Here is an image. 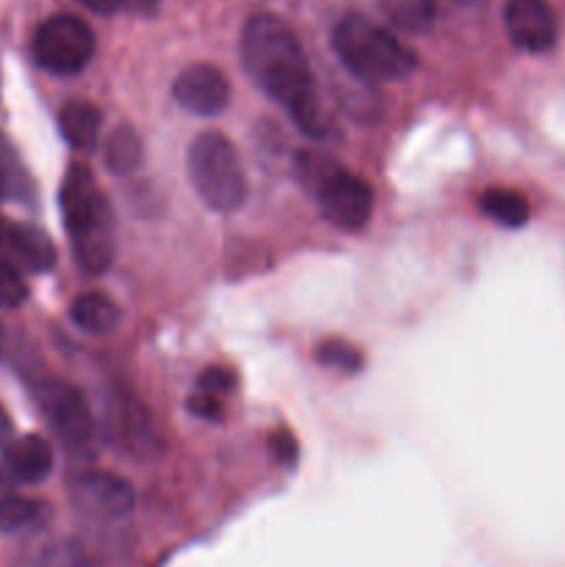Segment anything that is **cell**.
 <instances>
[{
  "mask_svg": "<svg viewBox=\"0 0 565 567\" xmlns=\"http://www.w3.org/2000/svg\"><path fill=\"white\" fill-rule=\"evenodd\" d=\"M269 452H271V457L277 460V463L288 465V468H291V465L297 463V457H299V446H297V441H294V435L288 430L271 432V435H269Z\"/></svg>",
  "mask_w": 565,
  "mask_h": 567,
  "instance_id": "26",
  "label": "cell"
},
{
  "mask_svg": "<svg viewBox=\"0 0 565 567\" xmlns=\"http://www.w3.org/2000/svg\"><path fill=\"white\" fill-rule=\"evenodd\" d=\"M94 31L75 14H53L33 33V59L53 75H75L92 61Z\"/></svg>",
  "mask_w": 565,
  "mask_h": 567,
  "instance_id": "4",
  "label": "cell"
},
{
  "mask_svg": "<svg viewBox=\"0 0 565 567\" xmlns=\"http://www.w3.org/2000/svg\"><path fill=\"white\" fill-rule=\"evenodd\" d=\"M142 138L131 125H120L105 138V166H109L111 175H133L142 164Z\"/></svg>",
  "mask_w": 565,
  "mask_h": 567,
  "instance_id": "17",
  "label": "cell"
},
{
  "mask_svg": "<svg viewBox=\"0 0 565 567\" xmlns=\"http://www.w3.org/2000/svg\"><path fill=\"white\" fill-rule=\"evenodd\" d=\"M316 358H319V363L343 371V374H355V371L363 369V354H360V349L352 347L349 341H341V338L321 341L319 349H316Z\"/></svg>",
  "mask_w": 565,
  "mask_h": 567,
  "instance_id": "21",
  "label": "cell"
},
{
  "mask_svg": "<svg viewBox=\"0 0 565 567\" xmlns=\"http://www.w3.org/2000/svg\"><path fill=\"white\" fill-rule=\"evenodd\" d=\"M70 316L81 330L92 332V336H109V332H114L122 321V313L120 308H116L114 299L105 297V293L100 291L81 293V297L72 302Z\"/></svg>",
  "mask_w": 565,
  "mask_h": 567,
  "instance_id": "13",
  "label": "cell"
},
{
  "mask_svg": "<svg viewBox=\"0 0 565 567\" xmlns=\"http://www.w3.org/2000/svg\"><path fill=\"white\" fill-rule=\"evenodd\" d=\"M316 199H319L325 219L349 233L369 225L371 210H374V192H371L369 183L360 181L343 166L316 192Z\"/></svg>",
  "mask_w": 565,
  "mask_h": 567,
  "instance_id": "7",
  "label": "cell"
},
{
  "mask_svg": "<svg viewBox=\"0 0 565 567\" xmlns=\"http://www.w3.org/2000/svg\"><path fill=\"white\" fill-rule=\"evenodd\" d=\"M44 504L31 502L22 496H3L0 498V532L14 535V532L31 529V526L42 524Z\"/></svg>",
  "mask_w": 565,
  "mask_h": 567,
  "instance_id": "19",
  "label": "cell"
},
{
  "mask_svg": "<svg viewBox=\"0 0 565 567\" xmlns=\"http://www.w3.org/2000/svg\"><path fill=\"white\" fill-rule=\"evenodd\" d=\"M188 177L199 199L210 210L233 214L247 199V175L242 169L236 147L219 131H205L188 144Z\"/></svg>",
  "mask_w": 565,
  "mask_h": 567,
  "instance_id": "3",
  "label": "cell"
},
{
  "mask_svg": "<svg viewBox=\"0 0 565 567\" xmlns=\"http://www.w3.org/2000/svg\"><path fill=\"white\" fill-rule=\"evenodd\" d=\"M78 3H83L89 11H94V14H114V11L125 9L122 0H78Z\"/></svg>",
  "mask_w": 565,
  "mask_h": 567,
  "instance_id": "28",
  "label": "cell"
},
{
  "mask_svg": "<svg viewBox=\"0 0 565 567\" xmlns=\"http://www.w3.org/2000/svg\"><path fill=\"white\" fill-rule=\"evenodd\" d=\"M59 125H61V133H64V138L72 144V147L89 153V150H94V144H97L103 116H100V111L94 109L92 103L70 100V103L61 109Z\"/></svg>",
  "mask_w": 565,
  "mask_h": 567,
  "instance_id": "14",
  "label": "cell"
},
{
  "mask_svg": "<svg viewBox=\"0 0 565 567\" xmlns=\"http://www.w3.org/2000/svg\"><path fill=\"white\" fill-rule=\"evenodd\" d=\"M332 48L355 78L366 83L402 81L415 70L413 50L363 14H347L332 28Z\"/></svg>",
  "mask_w": 565,
  "mask_h": 567,
  "instance_id": "2",
  "label": "cell"
},
{
  "mask_svg": "<svg viewBox=\"0 0 565 567\" xmlns=\"http://www.w3.org/2000/svg\"><path fill=\"white\" fill-rule=\"evenodd\" d=\"M37 404L55 435L72 449H83L92 441V413L86 408V399L78 388L64 380H44L37 388Z\"/></svg>",
  "mask_w": 565,
  "mask_h": 567,
  "instance_id": "6",
  "label": "cell"
},
{
  "mask_svg": "<svg viewBox=\"0 0 565 567\" xmlns=\"http://www.w3.org/2000/svg\"><path fill=\"white\" fill-rule=\"evenodd\" d=\"M380 9L382 17L404 33H427L438 17L435 0H380Z\"/></svg>",
  "mask_w": 565,
  "mask_h": 567,
  "instance_id": "15",
  "label": "cell"
},
{
  "mask_svg": "<svg viewBox=\"0 0 565 567\" xmlns=\"http://www.w3.org/2000/svg\"><path fill=\"white\" fill-rule=\"evenodd\" d=\"M188 410L205 421H219L222 415H225V399L210 396V393H203V391H194L192 399H188Z\"/></svg>",
  "mask_w": 565,
  "mask_h": 567,
  "instance_id": "27",
  "label": "cell"
},
{
  "mask_svg": "<svg viewBox=\"0 0 565 567\" xmlns=\"http://www.w3.org/2000/svg\"><path fill=\"white\" fill-rule=\"evenodd\" d=\"M28 299V286L22 280L20 269L11 260L0 258V305L9 310L20 308Z\"/></svg>",
  "mask_w": 565,
  "mask_h": 567,
  "instance_id": "23",
  "label": "cell"
},
{
  "mask_svg": "<svg viewBox=\"0 0 565 567\" xmlns=\"http://www.w3.org/2000/svg\"><path fill=\"white\" fill-rule=\"evenodd\" d=\"M0 252L11 264H20L28 271H39V275L53 269L55 260H59V252H55L48 233H42L39 227L3 219V216H0Z\"/></svg>",
  "mask_w": 565,
  "mask_h": 567,
  "instance_id": "11",
  "label": "cell"
},
{
  "mask_svg": "<svg viewBox=\"0 0 565 567\" xmlns=\"http://www.w3.org/2000/svg\"><path fill=\"white\" fill-rule=\"evenodd\" d=\"M11 443V419L3 408H0V446Z\"/></svg>",
  "mask_w": 565,
  "mask_h": 567,
  "instance_id": "30",
  "label": "cell"
},
{
  "mask_svg": "<svg viewBox=\"0 0 565 567\" xmlns=\"http://www.w3.org/2000/svg\"><path fill=\"white\" fill-rule=\"evenodd\" d=\"M75 260L86 275H103L114 260V241L111 238H86V241L72 244Z\"/></svg>",
  "mask_w": 565,
  "mask_h": 567,
  "instance_id": "22",
  "label": "cell"
},
{
  "mask_svg": "<svg viewBox=\"0 0 565 567\" xmlns=\"http://www.w3.org/2000/svg\"><path fill=\"white\" fill-rule=\"evenodd\" d=\"M242 61L249 78L288 111L299 131L314 138L330 136L332 125L316 97L308 59L288 22L266 11L249 17L242 31Z\"/></svg>",
  "mask_w": 565,
  "mask_h": 567,
  "instance_id": "1",
  "label": "cell"
},
{
  "mask_svg": "<svg viewBox=\"0 0 565 567\" xmlns=\"http://www.w3.org/2000/svg\"><path fill=\"white\" fill-rule=\"evenodd\" d=\"M338 169H341V164H338L336 158H330L327 153H319V150H302V153L297 155L299 183L314 194L319 192Z\"/></svg>",
  "mask_w": 565,
  "mask_h": 567,
  "instance_id": "20",
  "label": "cell"
},
{
  "mask_svg": "<svg viewBox=\"0 0 565 567\" xmlns=\"http://www.w3.org/2000/svg\"><path fill=\"white\" fill-rule=\"evenodd\" d=\"M72 493H75L78 507L103 520L127 518L136 504L133 487L122 476L109 474V471H89V474L78 476Z\"/></svg>",
  "mask_w": 565,
  "mask_h": 567,
  "instance_id": "10",
  "label": "cell"
},
{
  "mask_svg": "<svg viewBox=\"0 0 565 567\" xmlns=\"http://www.w3.org/2000/svg\"><path fill=\"white\" fill-rule=\"evenodd\" d=\"M42 567H94V563L78 543L61 540L44 554Z\"/></svg>",
  "mask_w": 565,
  "mask_h": 567,
  "instance_id": "24",
  "label": "cell"
},
{
  "mask_svg": "<svg viewBox=\"0 0 565 567\" xmlns=\"http://www.w3.org/2000/svg\"><path fill=\"white\" fill-rule=\"evenodd\" d=\"M480 208L487 219L502 227H524L530 221V203L513 188H485L480 197Z\"/></svg>",
  "mask_w": 565,
  "mask_h": 567,
  "instance_id": "16",
  "label": "cell"
},
{
  "mask_svg": "<svg viewBox=\"0 0 565 567\" xmlns=\"http://www.w3.org/2000/svg\"><path fill=\"white\" fill-rule=\"evenodd\" d=\"M172 94L186 111L197 116H216L230 103V81L214 64H192L175 78Z\"/></svg>",
  "mask_w": 565,
  "mask_h": 567,
  "instance_id": "9",
  "label": "cell"
},
{
  "mask_svg": "<svg viewBox=\"0 0 565 567\" xmlns=\"http://www.w3.org/2000/svg\"><path fill=\"white\" fill-rule=\"evenodd\" d=\"M6 471L20 485H39L53 471V449L44 437L22 435L6 446Z\"/></svg>",
  "mask_w": 565,
  "mask_h": 567,
  "instance_id": "12",
  "label": "cell"
},
{
  "mask_svg": "<svg viewBox=\"0 0 565 567\" xmlns=\"http://www.w3.org/2000/svg\"><path fill=\"white\" fill-rule=\"evenodd\" d=\"M61 214L72 244L86 238H111V205L86 166L72 164L61 186Z\"/></svg>",
  "mask_w": 565,
  "mask_h": 567,
  "instance_id": "5",
  "label": "cell"
},
{
  "mask_svg": "<svg viewBox=\"0 0 565 567\" xmlns=\"http://www.w3.org/2000/svg\"><path fill=\"white\" fill-rule=\"evenodd\" d=\"M25 197H31V181H28L25 166H22L14 147L0 136V203Z\"/></svg>",
  "mask_w": 565,
  "mask_h": 567,
  "instance_id": "18",
  "label": "cell"
},
{
  "mask_svg": "<svg viewBox=\"0 0 565 567\" xmlns=\"http://www.w3.org/2000/svg\"><path fill=\"white\" fill-rule=\"evenodd\" d=\"M197 391L210 393V396L227 399L233 391H236V374L227 369H222V365H208V369L199 374Z\"/></svg>",
  "mask_w": 565,
  "mask_h": 567,
  "instance_id": "25",
  "label": "cell"
},
{
  "mask_svg": "<svg viewBox=\"0 0 565 567\" xmlns=\"http://www.w3.org/2000/svg\"><path fill=\"white\" fill-rule=\"evenodd\" d=\"M504 31L510 42L526 53H546L557 44L559 20L548 0H507Z\"/></svg>",
  "mask_w": 565,
  "mask_h": 567,
  "instance_id": "8",
  "label": "cell"
},
{
  "mask_svg": "<svg viewBox=\"0 0 565 567\" xmlns=\"http://www.w3.org/2000/svg\"><path fill=\"white\" fill-rule=\"evenodd\" d=\"M3 343H6V336H3V327H0V352H3Z\"/></svg>",
  "mask_w": 565,
  "mask_h": 567,
  "instance_id": "31",
  "label": "cell"
},
{
  "mask_svg": "<svg viewBox=\"0 0 565 567\" xmlns=\"http://www.w3.org/2000/svg\"><path fill=\"white\" fill-rule=\"evenodd\" d=\"M122 3H125V9L133 11V14H155L161 0H122Z\"/></svg>",
  "mask_w": 565,
  "mask_h": 567,
  "instance_id": "29",
  "label": "cell"
}]
</instances>
